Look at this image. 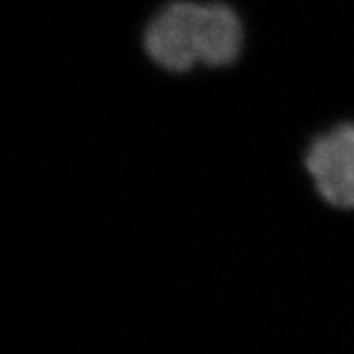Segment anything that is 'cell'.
I'll use <instances>...</instances> for the list:
<instances>
[{"label":"cell","instance_id":"6da1fadb","mask_svg":"<svg viewBox=\"0 0 354 354\" xmlns=\"http://www.w3.org/2000/svg\"><path fill=\"white\" fill-rule=\"evenodd\" d=\"M206 40V2L172 0L152 17L143 33V47L156 66L187 73L201 64Z\"/></svg>","mask_w":354,"mask_h":354},{"label":"cell","instance_id":"3957f363","mask_svg":"<svg viewBox=\"0 0 354 354\" xmlns=\"http://www.w3.org/2000/svg\"><path fill=\"white\" fill-rule=\"evenodd\" d=\"M244 29L232 6L206 2V40L201 64L206 67H228L243 51Z\"/></svg>","mask_w":354,"mask_h":354},{"label":"cell","instance_id":"7a4b0ae2","mask_svg":"<svg viewBox=\"0 0 354 354\" xmlns=\"http://www.w3.org/2000/svg\"><path fill=\"white\" fill-rule=\"evenodd\" d=\"M306 168L327 205L354 210V122L317 136L306 152Z\"/></svg>","mask_w":354,"mask_h":354}]
</instances>
